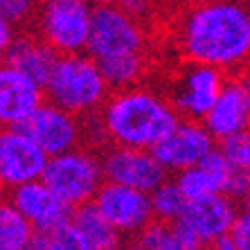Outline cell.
Here are the masks:
<instances>
[{"label":"cell","instance_id":"cell-1","mask_svg":"<svg viewBox=\"0 0 250 250\" xmlns=\"http://www.w3.org/2000/svg\"><path fill=\"white\" fill-rule=\"evenodd\" d=\"M183 59L223 72L250 65V14L241 0H203L185 7L176 21Z\"/></svg>","mask_w":250,"mask_h":250},{"label":"cell","instance_id":"cell-2","mask_svg":"<svg viewBox=\"0 0 250 250\" xmlns=\"http://www.w3.org/2000/svg\"><path fill=\"white\" fill-rule=\"evenodd\" d=\"M178 117L181 115L165 95L142 83L111 90L97 111L99 126L108 145L149 151L174 128Z\"/></svg>","mask_w":250,"mask_h":250},{"label":"cell","instance_id":"cell-3","mask_svg":"<svg viewBox=\"0 0 250 250\" xmlns=\"http://www.w3.org/2000/svg\"><path fill=\"white\" fill-rule=\"evenodd\" d=\"M43 90L47 102L77 117L95 115L111 93L97 61L86 52L61 54L47 75Z\"/></svg>","mask_w":250,"mask_h":250},{"label":"cell","instance_id":"cell-4","mask_svg":"<svg viewBox=\"0 0 250 250\" xmlns=\"http://www.w3.org/2000/svg\"><path fill=\"white\" fill-rule=\"evenodd\" d=\"M41 181L70 209L77 208V205L90 203L97 189L102 187V183H104L99 153L83 149L82 145L70 149V151L50 156L41 174Z\"/></svg>","mask_w":250,"mask_h":250},{"label":"cell","instance_id":"cell-5","mask_svg":"<svg viewBox=\"0 0 250 250\" xmlns=\"http://www.w3.org/2000/svg\"><path fill=\"white\" fill-rule=\"evenodd\" d=\"M93 7L86 0H39L34 32L54 52L77 54L86 50Z\"/></svg>","mask_w":250,"mask_h":250},{"label":"cell","instance_id":"cell-6","mask_svg":"<svg viewBox=\"0 0 250 250\" xmlns=\"http://www.w3.org/2000/svg\"><path fill=\"white\" fill-rule=\"evenodd\" d=\"M146 32L142 21L126 14L113 2L95 5L90 14V32L83 52L93 57L95 61L117 54L145 52Z\"/></svg>","mask_w":250,"mask_h":250},{"label":"cell","instance_id":"cell-7","mask_svg":"<svg viewBox=\"0 0 250 250\" xmlns=\"http://www.w3.org/2000/svg\"><path fill=\"white\" fill-rule=\"evenodd\" d=\"M99 160L104 181L133 187L146 194L169 178L167 169L158 163V158L149 149L108 145L104 153H99Z\"/></svg>","mask_w":250,"mask_h":250},{"label":"cell","instance_id":"cell-8","mask_svg":"<svg viewBox=\"0 0 250 250\" xmlns=\"http://www.w3.org/2000/svg\"><path fill=\"white\" fill-rule=\"evenodd\" d=\"M18 128H23L47 158L83 145L82 117L72 115L47 99Z\"/></svg>","mask_w":250,"mask_h":250},{"label":"cell","instance_id":"cell-9","mask_svg":"<svg viewBox=\"0 0 250 250\" xmlns=\"http://www.w3.org/2000/svg\"><path fill=\"white\" fill-rule=\"evenodd\" d=\"M226 79L228 75L223 70L187 61L185 70H181L176 82L171 83V95L167 99L181 117L203 120L221 93Z\"/></svg>","mask_w":250,"mask_h":250},{"label":"cell","instance_id":"cell-10","mask_svg":"<svg viewBox=\"0 0 250 250\" xmlns=\"http://www.w3.org/2000/svg\"><path fill=\"white\" fill-rule=\"evenodd\" d=\"M47 156L18 126H0V192L39 181Z\"/></svg>","mask_w":250,"mask_h":250},{"label":"cell","instance_id":"cell-11","mask_svg":"<svg viewBox=\"0 0 250 250\" xmlns=\"http://www.w3.org/2000/svg\"><path fill=\"white\" fill-rule=\"evenodd\" d=\"M201 122L216 142L250 128V65L228 77L219 97Z\"/></svg>","mask_w":250,"mask_h":250},{"label":"cell","instance_id":"cell-12","mask_svg":"<svg viewBox=\"0 0 250 250\" xmlns=\"http://www.w3.org/2000/svg\"><path fill=\"white\" fill-rule=\"evenodd\" d=\"M216 146V140L212 138L205 124L201 120L178 117L174 128L165 135L151 151L158 158V163L169 171H183L187 167H194Z\"/></svg>","mask_w":250,"mask_h":250},{"label":"cell","instance_id":"cell-13","mask_svg":"<svg viewBox=\"0 0 250 250\" xmlns=\"http://www.w3.org/2000/svg\"><path fill=\"white\" fill-rule=\"evenodd\" d=\"M90 203L102 212L106 221L122 234H138L146 223L153 221L149 194L126 185L104 181Z\"/></svg>","mask_w":250,"mask_h":250},{"label":"cell","instance_id":"cell-14","mask_svg":"<svg viewBox=\"0 0 250 250\" xmlns=\"http://www.w3.org/2000/svg\"><path fill=\"white\" fill-rule=\"evenodd\" d=\"M237 212L239 208L234 198L223 192H216L203 198L185 201V208L176 221L183 223L201 241V246L208 248V246H214L219 239L228 237L237 219Z\"/></svg>","mask_w":250,"mask_h":250},{"label":"cell","instance_id":"cell-15","mask_svg":"<svg viewBox=\"0 0 250 250\" xmlns=\"http://www.w3.org/2000/svg\"><path fill=\"white\" fill-rule=\"evenodd\" d=\"M43 102V83L0 61V126H21Z\"/></svg>","mask_w":250,"mask_h":250},{"label":"cell","instance_id":"cell-16","mask_svg":"<svg viewBox=\"0 0 250 250\" xmlns=\"http://www.w3.org/2000/svg\"><path fill=\"white\" fill-rule=\"evenodd\" d=\"M7 194H9L7 198L23 214L25 221L39 232H50L52 228L68 221L70 212H72L41 178L32 183H23V185L9 189Z\"/></svg>","mask_w":250,"mask_h":250},{"label":"cell","instance_id":"cell-17","mask_svg":"<svg viewBox=\"0 0 250 250\" xmlns=\"http://www.w3.org/2000/svg\"><path fill=\"white\" fill-rule=\"evenodd\" d=\"M57 59L59 54L36 32H21V34L16 32V36L7 47V52L2 54L5 63L18 68L21 72L29 75L39 83H45L47 75L52 72L54 63H57Z\"/></svg>","mask_w":250,"mask_h":250},{"label":"cell","instance_id":"cell-18","mask_svg":"<svg viewBox=\"0 0 250 250\" xmlns=\"http://www.w3.org/2000/svg\"><path fill=\"white\" fill-rule=\"evenodd\" d=\"M70 221L75 223L77 230L86 237V241L93 246V250H120L124 246L122 234L106 221L93 203L72 208Z\"/></svg>","mask_w":250,"mask_h":250},{"label":"cell","instance_id":"cell-19","mask_svg":"<svg viewBox=\"0 0 250 250\" xmlns=\"http://www.w3.org/2000/svg\"><path fill=\"white\" fill-rule=\"evenodd\" d=\"M135 241L151 250H203L201 241L183 223L160 221V219L146 223L135 234Z\"/></svg>","mask_w":250,"mask_h":250},{"label":"cell","instance_id":"cell-20","mask_svg":"<svg viewBox=\"0 0 250 250\" xmlns=\"http://www.w3.org/2000/svg\"><path fill=\"white\" fill-rule=\"evenodd\" d=\"M102 75L111 90H122L128 86H138L146 72V57L145 52H131V54H117L97 61Z\"/></svg>","mask_w":250,"mask_h":250},{"label":"cell","instance_id":"cell-21","mask_svg":"<svg viewBox=\"0 0 250 250\" xmlns=\"http://www.w3.org/2000/svg\"><path fill=\"white\" fill-rule=\"evenodd\" d=\"M34 228L12 205L7 196H0V250H23Z\"/></svg>","mask_w":250,"mask_h":250},{"label":"cell","instance_id":"cell-22","mask_svg":"<svg viewBox=\"0 0 250 250\" xmlns=\"http://www.w3.org/2000/svg\"><path fill=\"white\" fill-rule=\"evenodd\" d=\"M149 201H151L153 219H160V221H176V219L181 216L183 208H185L187 198L183 196V192L178 189L174 178H167V181H163L156 189L149 192Z\"/></svg>","mask_w":250,"mask_h":250},{"label":"cell","instance_id":"cell-23","mask_svg":"<svg viewBox=\"0 0 250 250\" xmlns=\"http://www.w3.org/2000/svg\"><path fill=\"white\" fill-rule=\"evenodd\" d=\"M174 181L187 201H192V198H203V196H209V194L221 192L216 178L209 174L208 169L201 167V165H194V167H187V169H183V171H178Z\"/></svg>","mask_w":250,"mask_h":250},{"label":"cell","instance_id":"cell-24","mask_svg":"<svg viewBox=\"0 0 250 250\" xmlns=\"http://www.w3.org/2000/svg\"><path fill=\"white\" fill-rule=\"evenodd\" d=\"M216 146H219V151L226 156V160L232 167L250 171V128L219 140Z\"/></svg>","mask_w":250,"mask_h":250},{"label":"cell","instance_id":"cell-25","mask_svg":"<svg viewBox=\"0 0 250 250\" xmlns=\"http://www.w3.org/2000/svg\"><path fill=\"white\" fill-rule=\"evenodd\" d=\"M47 237H50V250H93V246L88 244L86 237L77 230L70 219L52 228Z\"/></svg>","mask_w":250,"mask_h":250},{"label":"cell","instance_id":"cell-26","mask_svg":"<svg viewBox=\"0 0 250 250\" xmlns=\"http://www.w3.org/2000/svg\"><path fill=\"white\" fill-rule=\"evenodd\" d=\"M39 0H0V21L9 23L14 29L27 27L34 21Z\"/></svg>","mask_w":250,"mask_h":250},{"label":"cell","instance_id":"cell-27","mask_svg":"<svg viewBox=\"0 0 250 250\" xmlns=\"http://www.w3.org/2000/svg\"><path fill=\"white\" fill-rule=\"evenodd\" d=\"M230 246L232 250H250V209H239L230 232Z\"/></svg>","mask_w":250,"mask_h":250},{"label":"cell","instance_id":"cell-28","mask_svg":"<svg viewBox=\"0 0 250 250\" xmlns=\"http://www.w3.org/2000/svg\"><path fill=\"white\" fill-rule=\"evenodd\" d=\"M113 5H117L120 9H124L126 14L135 16L138 21L146 18L153 12V0H111Z\"/></svg>","mask_w":250,"mask_h":250},{"label":"cell","instance_id":"cell-29","mask_svg":"<svg viewBox=\"0 0 250 250\" xmlns=\"http://www.w3.org/2000/svg\"><path fill=\"white\" fill-rule=\"evenodd\" d=\"M23 250H50V237H47V232H39V230H34Z\"/></svg>","mask_w":250,"mask_h":250},{"label":"cell","instance_id":"cell-30","mask_svg":"<svg viewBox=\"0 0 250 250\" xmlns=\"http://www.w3.org/2000/svg\"><path fill=\"white\" fill-rule=\"evenodd\" d=\"M14 36H16V29H14L9 23H5V21H0V59H2V54L7 52V47H9Z\"/></svg>","mask_w":250,"mask_h":250},{"label":"cell","instance_id":"cell-31","mask_svg":"<svg viewBox=\"0 0 250 250\" xmlns=\"http://www.w3.org/2000/svg\"><path fill=\"white\" fill-rule=\"evenodd\" d=\"M120 250H151V248H146V246H142V244H138V241H133V244L122 246Z\"/></svg>","mask_w":250,"mask_h":250},{"label":"cell","instance_id":"cell-32","mask_svg":"<svg viewBox=\"0 0 250 250\" xmlns=\"http://www.w3.org/2000/svg\"><path fill=\"white\" fill-rule=\"evenodd\" d=\"M239 203H241V209H250V189L244 194V196H241V201H239Z\"/></svg>","mask_w":250,"mask_h":250},{"label":"cell","instance_id":"cell-33","mask_svg":"<svg viewBox=\"0 0 250 250\" xmlns=\"http://www.w3.org/2000/svg\"><path fill=\"white\" fill-rule=\"evenodd\" d=\"M90 7H95V5H104V2H111V0H86Z\"/></svg>","mask_w":250,"mask_h":250},{"label":"cell","instance_id":"cell-34","mask_svg":"<svg viewBox=\"0 0 250 250\" xmlns=\"http://www.w3.org/2000/svg\"><path fill=\"white\" fill-rule=\"evenodd\" d=\"M181 5H185V7H189V5H196V2H203V0H178Z\"/></svg>","mask_w":250,"mask_h":250},{"label":"cell","instance_id":"cell-35","mask_svg":"<svg viewBox=\"0 0 250 250\" xmlns=\"http://www.w3.org/2000/svg\"><path fill=\"white\" fill-rule=\"evenodd\" d=\"M241 5H244V7H246V12L250 14V0H241Z\"/></svg>","mask_w":250,"mask_h":250},{"label":"cell","instance_id":"cell-36","mask_svg":"<svg viewBox=\"0 0 250 250\" xmlns=\"http://www.w3.org/2000/svg\"><path fill=\"white\" fill-rule=\"evenodd\" d=\"M203 250H226V248H219V246H208V248H203Z\"/></svg>","mask_w":250,"mask_h":250}]
</instances>
